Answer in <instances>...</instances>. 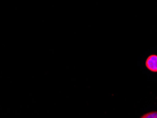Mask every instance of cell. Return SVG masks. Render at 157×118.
I'll use <instances>...</instances> for the list:
<instances>
[{
	"label": "cell",
	"mask_w": 157,
	"mask_h": 118,
	"mask_svg": "<svg viewBox=\"0 0 157 118\" xmlns=\"http://www.w3.org/2000/svg\"><path fill=\"white\" fill-rule=\"evenodd\" d=\"M145 66L152 72H157V55H151L147 57L145 62Z\"/></svg>",
	"instance_id": "1"
},
{
	"label": "cell",
	"mask_w": 157,
	"mask_h": 118,
	"mask_svg": "<svg viewBox=\"0 0 157 118\" xmlns=\"http://www.w3.org/2000/svg\"><path fill=\"white\" fill-rule=\"evenodd\" d=\"M140 118H157V111H152L143 115Z\"/></svg>",
	"instance_id": "2"
}]
</instances>
